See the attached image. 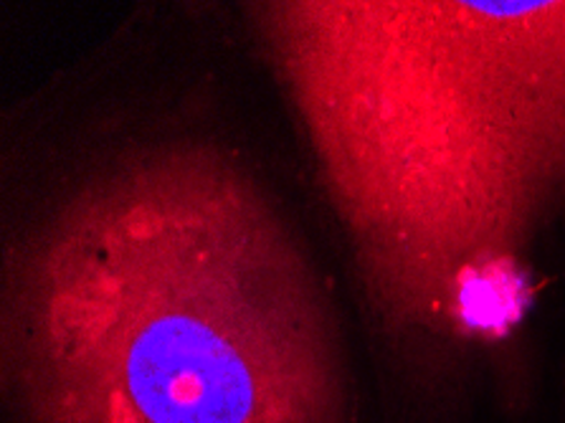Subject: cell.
I'll return each instance as SVG.
<instances>
[{
    "label": "cell",
    "instance_id": "obj_1",
    "mask_svg": "<svg viewBox=\"0 0 565 423\" xmlns=\"http://www.w3.org/2000/svg\"><path fill=\"white\" fill-rule=\"evenodd\" d=\"M6 360L29 423H342L328 295L246 172L125 155L23 241Z\"/></svg>",
    "mask_w": 565,
    "mask_h": 423
}]
</instances>
